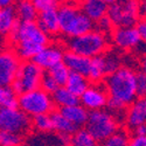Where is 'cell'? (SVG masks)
Here are the masks:
<instances>
[{
	"label": "cell",
	"mask_w": 146,
	"mask_h": 146,
	"mask_svg": "<svg viewBox=\"0 0 146 146\" xmlns=\"http://www.w3.org/2000/svg\"><path fill=\"white\" fill-rule=\"evenodd\" d=\"M109 96L108 110L113 113L124 112L138 98L137 71L127 66H121L106 76L103 82Z\"/></svg>",
	"instance_id": "obj_1"
},
{
	"label": "cell",
	"mask_w": 146,
	"mask_h": 146,
	"mask_svg": "<svg viewBox=\"0 0 146 146\" xmlns=\"http://www.w3.org/2000/svg\"><path fill=\"white\" fill-rule=\"evenodd\" d=\"M8 39L18 56L23 61H32L50 42V38L36 21H18Z\"/></svg>",
	"instance_id": "obj_2"
},
{
	"label": "cell",
	"mask_w": 146,
	"mask_h": 146,
	"mask_svg": "<svg viewBox=\"0 0 146 146\" xmlns=\"http://www.w3.org/2000/svg\"><path fill=\"white\" fill-rule=\"evenodd\" d=\"M57 15L61 35L67 39L77 38L95 29V22L83 13L75 1L58 5Z\"/></svg>",
	"instance_id": "obj_3"
},
{
	"label": "cell",
	"mask_w": 146,
	"mask_h": 146,
	"mask_svg": "<svg viewBox=\"0 0 146 146\" xmlns=\"http://www.w3.org/2000/svg\"><path fill=\"white\" fill-rule=\"evenodd\" d=\"M110 36L95 28L91 32L80 35L77 38L68 39L67 50L94 58L96 56L106 54L110 47Z\"/></svg>",
	"instance_id": "obj_4"
},
{
	"label": "cell",
	"mask_w": 146,
	"mask_h": 146,
	"mask_svg": "<svg viewBox=\"0 0 146 146\" xmlns=\"http://www.w3.org/2000/svg\"><path fill=\"white\" fill-rule=\"evenodd\" d=\"M18 108L31 118L41 115H50L55 111L52 95L41 88L20 94L18 96Z\"/></svg>",
	"instance_id": "obj_5"
},
{
	"label": "cell",
	"mask_w": 146,
	"mask_h": 146,
	"mask_svg": "<svg viewBox=\"0 0 146 146\" xmlns=\"http://www.w3.org/2000/svg\"><path fill=\"white\" fill-rule=\"evenodd\" d=\"M86 129L98 141V144L104 143L108 138H110L118 130H120L119 120L117 119L116 113L111 112L108 109L91 111L89 113Z\"/></svg>",
	"instance_id": "obj_6"
},
{
	"label": "cell",
	"mask_w": 146,
	"mask_h": 146,
	"mask_svg": "<svg viewBox=\"0 0 146 146\" xmlns=\"http://www.w3.org/2000/svg\"><path fill=\"white\" fill-rule=\"evenodd\" d=\"M46 71L33 61H22L15 81L12 84L13 89L18 95L41 88V82Z\"/></svg>",
	"instance_id": "obj_7"
},
{
	"label": "cell",
	"mask_w": 146,
	"mask_h": 146,
	"mask_svg": "<svg viewBox=\"0 0 146 146\" xmlns=\"http://www.w3.org/2000/svg\"><path fill=\"white\" fill-rule=\"evenodd\" d=\"M32 130V118L19 108H0V131L25 136Z\"/></svg>",
	"instance_id": "obj_8"
},
{
	"label": "cell",
	"mask_w": 146,
	"mask_h": 146,
	"mask_svg": "<svg viewBox=\"0 0 146 146\" xmlns=\"http://www.w3.org/2000/svg\"><path fill=\"white\" fill-rule=\"evenodd\" d=\"M109 36L111 43L121 52H132L143 46L136 26L115 27Z\"/></svg>",
	"instance_id": "obj_9"
},
{
	"label": "cell",
	"mask_w": 146,
	"mask_h": 146,
	"mask_svg": "<svg viewBox=\"0 0 146 146\" xmlns=\"http://www.w3.org/2000/svg\"><path fill=\"white\" fill-rule=\"evenodd\" d=\"M22 60L18 56L15 50L0 52V86L11 87L17 78Z\"/></svg>",
	"instance_id": "obj_10"
},
{
	"label": "cell",
	"mask_w": 146,
	"mask_h": 146,
	"mask_svg": "<svg viewBox=\"0 0 146 146\" xmlns=\"http://www.w3.org/2000/svg\"><path fill=\"white\" fill-rule=\"evenodd\" d=\"M108 103L109 96L103 83H91L80 97V104H82L89 112L106 109Z\"/></svg>",
	"instance_id": "obj_11"
},
{
	"label": "cell",
	"mask_w": 146,
	"mask_h": 146,
	"mask_svg": "<svg viewBox=\"0 0 146 146\" xmlns=\"http://www.w3.org/2000/svg\"><path fill=\"white\" fill-rule=\"evenodd\" d=\"M67 49L58 42H49L32 61L44 71L62 63Z\"/></svg>",
	"instance_id": "obj_12"
},
{
	"label": "cell",
	"mask_w": 146,
	"mask_h": 146,
	"mask_svg": "<svg viewBox=\"0 0 146 146\" xmlns=\"http://www.w3.org/2000/svg\"><path fill=\"white\" fill-rule=\"evenodd\" d=\"M124 124L130 130L146 124V97L137 98L126 109L124 115Z\"/></svg>",
	"instance_id": "obj_13"
},
{
	"label": "cell",
	"mask_w": 146,
	"mask_h": 146,
	"mask_svg": "<svg viewBox=\"0 0 146 146\" xmlns=\"http://www.w3.org/2000/svg\"><path fill=\"white\" fill-rule=\"evenodd\" d=\"M36 22H38L40 28L49 36V38H55V36H58L61 34L57 8L48 9V11L39 13Z\"/></svg>",
	"instance_id": "obj_14"
},
{
	"label": "cell",
	"mask_w": 146,
	"mask_h": 146,
	"mask_svg": "<svg viewBox=\"0 0 146 146\" xmlns=\"http://www.w3.org/2000/svg\"><path fill=\"white\" fill-rule=\"evenodd\" d=\"M63 63L68 67V69L71 72H77V74H82V75L88 77L91 58L82 56V55L76 54L74 52L67 50L64 54Z\"/></svg>",
	"instance_id": "obj_15"
},
{
	"label": "cell",
	"mask_w": 146,
	"mask_h": 146,
	"mask_svg": "<svg viewBox=\"0 0 146 146\" xmlns=\"http://www.w3.org/2000/svg\"><path fill=\"white\" fill-rule=\"evenodd\" d=\"M81 11L95 23L106 17L109 6L100 0H78L77 1Z\"/></svg>",
	"instance_id": "obj_16"
},
{
	"label": "cell",
	"mask_w": 146,
	"mask_h": 146,
	"mask_svg": "<svg viewBox=\"0 0 146 146\" xmlns=\"http://www.w3.org/2000/svg\"><path fill=\"white\" fill-rule=\"evenodd\" d=\"M61 112H62L63 116L71 124H74L77 129L86 127L88 119H89V113H90L87 109L80 103L64 108V109H61Z\"/></svg>",
	"instance_id": "obj_17"
},
{
	"label": "cell",
	"mask_w": 146,
	"mask_h": 146,
	"mask_svg": "<svg viewBox=\"0 0 146 146\" xmlns=\"http://www.w3.org/2000/svg\"><path fill=\"white\" fill-rule=\"evenodd\" d=\"M141 19V3L140 0H132L123 4V22L121 27H133Z\"/></svg>",
	"instance_id": "obj_18"
},
{
	"label": "cell",
	"mask_w": 146,
	"mask_h": 146,
	"mask_svg": "<svg viewBox=\"0 0 146 146\" xmlns=\"http://www.w3.org/2000/svg\"><path fill=\"white\" fill-rule=\"evenodd\" d=\"M19 21H36L39 12L36 11L32 0H15L13 5Z\"/></svg>",
	"instance_id": "obj_19"
},
{
	"label": "cell",
	"mask_w": 146,
	"mask_h": 146,
	"mask_svg": "<svg viewBox=\"0 0 146 146\" xmlns=\"http://www.w3.org/2000/svg\"><path fill=\"white\" fill-rule=\"evenodd\" d=\"M108 76L106 64H105V56L100 55L91 58L90 69L88 74V80L90 83H103Z\"/></svg>",
	"instance_id": "obj_20"
},
{
	"label": "cell",
	"mask_w": 146,
	"mask_h": 146,
	"mask_svg": "<svg viewBox=\"0 0 146 146\" xmlns=\"http://www.w3.org/2000/svg\"><path fill=\"white\" fill-rule=\"evenodd\" d=\"M90 81L88 80L87 76H84L82 74H77V72H70L69 78L66 83V88L71 92L74 94L76 97H80L84 94L89 86H90Z\"/></svg>",
	"instance_id": "obj_21"
},
{
	"label": "cell",
	"mask_w": 146,
	"mask_h": 146,
	"mask_svg": "<svg viewBox=\"0 0 146 146\" xmlns=\"http://www.w3.org/2000/svg\"><path fill=\"white\" fill-rule=\"evenodd\" d=\"M18 21L14 7L0 8V36H8Z\"/></svg>",
	"instance_id": "obj_22"
},
{
	"label": "cell",
	"mask_w": 146,
	"mask_h": 146,
	"mask_svg": "<svg viewBox=\"0 0 146 146\" xmlns=\"http://www.w3.org/2000/svg\"><path fill=\"white\" fill-rule=\"evenodd\" d=\"M52 121H53V131L56 132V135H69L71 136L77 127L71 124L70 121L63 116L61 110H55L50 113Z\"/></svg>",
	"instance_id": "obj_23"
},
{
	"label": "cell",
	"mask_w": 146,
	"mask_h": 146,
	"mask_svg": "<svg viewBox=\"0 0 146 146\" xmlns=\"http://www.w3.org/2000/svg\"><path fill=\"white\" fill-rule=\"evenodd\" d=\"M52 97H53L55 108H57V110H61V109H64V108L80 103L78 97H76L74 94H71L66 87H60L52 95Z\"/></svg>",
	"instance_id": "obj_24"
},
{
	"label": "cell",
	"mask_w": 146,
	"mask_h": 146,
	"mask_svg": "<svg viewBox=\"0 0 146 146\" xmlns=\"http://www.w3.org/2000/svg\"><path fill=\"white\" fill-rule=\"evenodd\" d=\"M97 141L86 127L77 129L71 135L70 138V146H98Z\"/></svg>",
	"instance_id": "obj_25"
},
{
	"label": "cell",
	"mask_w": 146,
	"mask_h": 146,
	"mask_svg": "<svg viewBox=\"0 0 146 146\" xmlns=\"http://www.w3.org/2000/svg\"><path fill=\"white\" fill-rule=\"evenodd\" d=\"M18 96L12 87L0 86V108H18Z\"/></svg>",
	"instance_id": "obj_26"
},
{
	"label": "cell",
	"mask_w": 146,
	"mask_h": 146,
	"mask_svg": "<svg viewBox=\"0 0 146 146\" xmlns=\"http://www.w3.org/2000/svg\"><path fill=\"white\" fill-rule=\"evenodd\" d=\"M32 129L39 133H49L53 131V121L50 115H41L32 118Z\"/></svg>",
	"instance_id": "obj_27"
},
{
	"label": "cell",
	"mask_w": 146,
	"mask_h": 146,
	"mask_svg": "<svg viewBox=\"0 0 146 146\" xmlns=\"http://www.w3.org/2000/svg\"><path fill=\"white\" fill-rule=\"evenodd\" d=\"M48 74H49L55 81L56 83L58 84L60 87H64L66 86V83L69 78V75H70V70L68 69V67L62 62V63H60L53 68H50L49 70L47 71Z\"/></svg>",
	"instance_id": "obj_28"
},
{
	"label": "cell",
	"mask_w": 146,
	"mask_h": 146,
	"mask_svg": "<svg viewBox=\"0 0 146 146\" xmlns=\"http://www.w3.org/2000/svg\"><path fill=\"white\" fill-rule=\"evenodd\" d=\"M106 17L110 19L113 27H121V22H123V4L117 1L110 5L108 8Z\"/></svg>",
	"instance_id": "obj_29"
},
{
	"label": "cell",
	"mask_w": 146,
	"mask_h": 146,
	"mask_svg": "<svg viewBox=\"0 0 146 146\" xmlns=\"http://www.w3.org/2000/svg\"><path fill=\"white\" fill-rule=\"evenodd\" d=\"M23 136L14 132L0 131V146H21Z\"/></svg>",
	"instance_id": "obj_30"
},
{
	"label": "cell",
	"mask_w": 146,
	"mask_h": 146,
	"mask_svg": "<svg viewBox=\"0 0 146 146\" xmlns=\"http://www.w3.org/2000/svg\"><path fill=\"white\" fill-rule=\"evenodd\" d=\"M130 136L126 130H118L115 135H112L110 138H108L104 143H102L103 146H127Z\"/></svg>",
	"instance_id": "obj_31"
},
{
	"label": "cell",
	"mask_w": 146,
	"mask_h": 146,
	"mask_svg": "<svg viewBox=\"0 0 146 146\" xmlns=\"http://www.w3.org/2000/svg\"><path fill=\"white\" fill-rule=\"evenodd\" d=\"M104 56H105V64H106L108 75L111 74V72H113V71H116L117 69H119L121 67L120 58L116 53L109 52V53L104 54Z\"/></svg>",
	"instance_id": "obj_32"
},
{
	"label": "cell",
	"mask_w": 146,
	"mask_h": 146,
	"mask_svg": "<svg viewBox=\"0 0 146 146\" xmlns=\"http://www.w3.org/2000/svg\"><path fill=\"white\" fill-rule=\"evenodd\" d=\"M58 88H60V86L56 83V81L46 71V74H44V76L42 78V82H41V89H43L48 94L53 95Z\"/></svg>",
	"instance_id": "obj_33"
},
{
	"label": "cell",
	"mask_w": 146,
	"mask_h": 146,
	"mask_svg": "<svg viewBox=\"0 0 146 146\" xmlns=\"http://www.w3.org/2000/svg\"><path fill=\"white\" fill-rule=\"evenodd\" d=\"M36 11L41 13V12L48 11V9H54L57 8V4L54 1V0H32Z\"/></svg>",
	"instance_id": "obj_34"
},
{
	"label": "cell",
	"mask_w": 146,
	"mask_h": 146,
	"mask_svg": "<svg viewBox=\"0 0 146 146\" xmlns=\"http://www.w3.org/2000/svg\"><path fill=\"white\" fill-rule=\"evenodd\" d=\"M95 28L98 29V31L102 32V33L109 34V33L112 32V29H113L115 27H113V25H112V22L110 21V19H109L108 17H104V18H102L101 20H98V21L95 23Z\"/></svg>",
	"instance_id": "obj_35"
},
{
	"label": "cell",
	"mask_w": 146,
	"mask_h": 146,
	"mask_svg": "<svg viewBox=\"0 0 146 146\" xmlns=\"http://www.w3.org/2000/svg\"><path fill=\"white\" fill-rule=\"evenodd\" d=\"M137 95L138 98L146 97V77L141 71H137Z\"/></svg>",
	"instance_id": "obj_36"
},
{
	"label": "cell",
	"mask_w": 146,
	"mask_h": 146,
	"mask_svg": "<svg viewBox=\"0 0 146 146\" xmlns=\"http://www.w3.org/2000/svg\"><path fill=\"white\" fill-rule=\"evenodd\" d=\"M136 28H137V31L139 33L143 46H146V20L145 19H140L139 22L136 25Z\"/></svg>",
	"instance_id": "obj_37"
},
{
	"label": "cell",
	"mask_w": 146,
	"mask_h": 146,
	"mask_svg": "<svg viewBox=\"0 0 146 146\" xmlns=\"http://www.w3.org/2000/svg\"><path fill=\"white\" fill-rule=\"evenodd\" d=\"M127 146H146V136H131Z\"/></svg>",
	"instance_id": "obj_38"
},
{
	"label": "cell",
	"mask_w": 146,
	"mask_h": 146,
	"mask_svg": "<svg viewBox=\"0 0 146 146\" xmlns=\"http://www.w3.org/2000/svg\"><path fill=\"white\" fill-rule=\"evenodd\" d=\"M56 137H57L58 143L62 145V146L70 145V138H71V136H69V135H56Z\"/></svg>",
	"instance_id": "obj_39"
},
{
	"label": "cell",
	"mask_w": 146,
	"mask_h": 146,
	"mask_svg": "<svg viewBox=\"0 0 146 146\" xmlns=\"http://www.w3.org/2000/svg\"><path fill=\"white\" fill-rule=\"evenodd\" d=\"M132 132H133V135H136V136H146V124L135 127L132 130Z\"/></svg>",
	"instance_id": "obj_40"
},
{
	"label": "cell",
	"mask_w": 146,
	"mask_h": 146,
	"mask_svg": "<svg viewBox=\"0 0 146 146\" xmlns=\"http://www.w3.org/2000/svg\"><path fill=\"white\" fill-rule=\"evenodd\" d=\"M15 0H0V8H7L13 7Z\"/></svg>",
	"instance_id": "obj_41"
},
{
	"label": "cell",
	"mask_w": 146,
	"mask_h": 146,
	"mask_svg": "<svg viewBox=\"0 0 146 146\" xmlns=\"http://www.w3.org/2000/svg\"><path fill=\"white\" fill-rule=\"evenodd\" d=\"M140 69H141L140 71L143 72V74L145 75V77H146V54H144L141 60H140Z\"/></svg>",
	"instance_id": "obj_42"
},
{
	"label": "cell",
	"mask_w": 146,
	"mask_h": 146,
	"mask_svg": "<svg viewBox=\"0 0 146 146\" xmlns=\"http://www.w3.org/2000/svg\"><path fill=\"white\" fill-rule=\"evenodd\" d=\"M141 3V19L146 20V0H140Z\"/></svg>",
	"instance_id": "obj_43"
},
{
	"label": "cell",
	"mask_w": 146,
	"mask_h": 146,
	"mask_svg": "<svg viewBox=\"0 0 146 146\" xmlns=\"http://www.w3.org/2000/svg\"><path fill=\"white\" fill-rule=\"evenodd\" d=\"M100 1H102V3L106 4L108 6H110V5L115 4V3H117V0H100Z\"/></svg>",
	"instance_id": "obj_44"
},
{
	"label": "cell",
	"mask_w": 146,
	"mask_h": 146,
	"mask_svg": "<svg viewBox=\"0 0 146 146\" xmlns=\"http://www.w3.org/2000/svg\"><path fill=\"white\" fill-rule=\"evenodd\" d=\"M54 1L57 5H61V4H64V3H68V1H74V0H54Z\"/></svg>",
	"instance_id": "obj_45"
},
{
	"label": "cell",
	"mask_w": 146,
	"mask_h": 146,
	"mask_svg": "<svg viewBox=\"0 0 146 146\" xmlns=\"http://www.w3.org/2000/svg\"><path fill=\"white\" fill-rule=\"evenodd\" d=\"M118 3H120V4H126V3H129V1H132V0H117Z\"/></svg>",
	"instance_id": "obj_46"
},
{
	"label": "cell",
	"mask_w": 146,
	"mask_h": 146,
	"mask_svg": "<svg viewBox=\"0 0 146 146\" xmlns=\"http://www.w3.org/2000/svg\"><path fill=\"white\" fill-rule=\"evenodd\" d=\"M98 146H103V145H102V144H101V145H98Z\"/></svg>",
	"instance_id": "obj_47"
},
{
	"label": "cell",
	"mask_w": 146,
	"mask_h": 146,
	"mask_svg": "<svg viewBox=\"0 0 146 146\" xmlns=\"http://www.w3.org/2000/svg\"><path fill=\"white\" fill-rule=\"evenodd\" d=\"M67 146H70V145H67Z\"/></svg>",
	"instance_id": "obj_48"
}]
</instances>
